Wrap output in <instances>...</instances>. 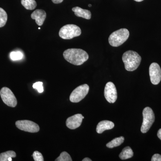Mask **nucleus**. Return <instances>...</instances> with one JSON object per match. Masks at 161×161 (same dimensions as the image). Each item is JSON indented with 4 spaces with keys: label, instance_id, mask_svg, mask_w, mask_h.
Segmentation results:
<instances>
[{
    "label": "nucleus",
    "instance_id": "nucleus-1",
    "mask_svg": "<svg viewBox=\"0 0 161 161\" xmlns=\"http://www.w3.org/2000/svg\"><path fill=\"white\" fill-rule=\"evenodd\" d=\"M63 57L68 62L75 65L83 64L89 59L86 52L79 48H70L64 51Z\"/></svg>",
    "mask_w": 161,
    "mask_h": 161
},
{
    "label": "nucleus",
    "instance_id": "nucleus-2",
    "mask_svg": "<svg viewBox=\"0 0 161 161\" xmlns=\"http://www.w3.org/2000/svg\"><path fill=\"white\" fill-rule=\"evenodd\" d=\"M122 60L126 70L133 71L137 69L139 66L142 58L136 52L129 50L124 53Z\"/></svg>",
    "mask_w": 161,
    "mask_h": 161
},
{
    "label": "nucleus",
    "instance_id": "nucleus-3",
    "mask_svg": "<svg viewBox=\"0 0 161 161\" xmlns=\"http://www.w3.org/2000/svg\"><path fill=\"white\" fill-rule=\"evenodd\" d=\"M130 32L125 28H122L113 32L108 39L109 43L112 46L117 47L123 44L129 37Z\"/></svg>",
    "mask_w": 161,
    "mask_h": 161
},
{
    "label": "nucleus",
    "instance_id": "nucleus-4",
    "mask_svg": "<svg viewBox=\"0 0 161 161\" xmlns=\"http://www.w3.org/2000/svg\"><path fill=\"white\" fill-rule=\"evenodd\" d=\"M81 33V30L79 26L74 24H67L60 28L59 35L62 39L70 40L79 36Z\"/></svg>",
    "mask_w": 161,
    "mask_h": 161
},
{
    "label": "nucleus",
    "instance_id": "nucleus-5",
    "mask_svg": "<svg viewBox=\"0 0 161 161\" xmlns=\"http://www.w3.org/2000/svg\"><path fill=\"white\" fill-rule=\"evenodd\" d=\"M142 124L141 127V131L142 133H147L152 126L153 124L155 121V115L152 109L150 107H147L143 111Z\"/></svg>",
    "mask_w": 161,
    "mask_h": 161
},
{
    "label": "nucleus",
    "instance_id": "nucleus-6",
    "mask_svg": "<svg viewBox=\"0 0 161 161\" xmlns=\"http://www.w3.org/2000/svg\"><path fill=\"white\" fill-rule=\"evenodd\" d=\"M89 86L83 84L75 89L70 95V101L72 103H78L86 96L89 91Z\"/></svg>",
    "mask_w": 161,
    "mask_h": 161
},
{
    "label": "nucleus",
    "instance_id": "nucleus-7",
    "mask_svg": "<svg viewBox=\"0 0 161 161\" xmlns=\"http://www.w3.org/2000/svg\"><path fill=\"white\" fill-rule=\"evenodd\" d=\"M1 98L6 105L14 108L17 105V100L12 92L8 88L4 87L0 91Z\"/></svg>",
    "mask_w": 161,
    "mask_h": 161
},
{
    "label": "nucleus",
    "instance_id": "nucleus-8",
    "mask_svg": "<svg viewBox=\"0 0 161 161\" xmlns=\"http://www.w3.org/2000/svg\"><path fill=\"white\" fill-rule=\"evenodd\" d=\"M15 125L18 129L25 132L36 133L39 132L40 130L37 124L31 120H18L16 122Z\"/></svg>",
    "mask_w": 161,
    "mask_h": 161
},
{
    "label": "nucleus",
    "instance_id": "nucleus-9",
    "mask_svg": "<svg viewBox=\"0 0 161 161\" xmlns=\"http://www.w3.org/2000/svg\"><path fill=\"white\" fill-rule=\"evenodd\" d=\"M104 96L109 103H114L117 98V90L112 82H108L104 89Z\"/></svg>",
    "mask_w": 161,
    "mask_h": 161
},
{
    "label": "nucleus",
    "instance_id": "nucleus-10",
    "mask_svg": "<svg viewBox=\"0 0 161 161\" xmlns=\"http://www.w3.org/2000/svg\"><path fill=\"white\" fill-rule=\"evenodd\" d=\"M149 74L153 84H158L161 80V69L158 64L153 63L150 64Z\"/></svg>",
    "mask_w": 161,
    "mask_h": 161
},
{
    "label": "nucleus",
    "instance_id": "nucleus-11",
    "mask_svg": "<svg viewBox=\"0 0 161 161\" xmlns=\"http://www.w3.org/2000/svg\"><path fill=\"white\" fill-rule=\"evenodd\" d=\"M84 117L80 114H77L69 117L66 121V126L70 130H75L80 126Z\"/></svg>",
    "mask_w": 161,
    "mask_h": 161
},
{
    "label": "nucleus",
    "instance_id": "nucleus-12",
    "mask_svg": "<svg viewBox=\"0 0 161 161\" xmlns=\"http://www.w3.org/2000/svg\"><path fill=\"white\" fill-rule=\"evenodd\" d=\"M46 12L43 9H36L31 14V18L36 20V23L39 26H41L43 24L46 18Z\"/></svg>",
    "mask_w": 161,
    "mask_h": 161
},
{
    "label": "nucleus",
    "instance_id": "nucleus-13",
    "mask_svg": "<svg viewBox=\"0 0 161 161\" xmlns=\"http://www.w3.org/2000/svg\"><path fill=\"white\" fill-rule=\"evenodd\" d=\"M114 126H115V125L111 121H101L97 125L96 127V131L97 133L101 134L105 130H112Z\"/></svg>",
    "mask_w": 161,
    "mask_h": 161
},
{
    "label": "nucleus",
    "instance_id": "nucleus-14",
    "mask_svg": "<svg viewBox=\"0 0 161 161\" xmlns=\"http://www.w3.org/2000/svg\"><path fill=\"white\" fill-rule=\"evenodd\" d=\"M75 15L78 17H81L86 19H90L92 17L91 11L87 9H84L79 7H75L72 9Z\"/></svg>",
    "mask_w": 161,
    "mask_h": 161
},
{
    "label": "nucleus",
    "instance_id": "nucleus-15",
    "mask_svg": "<svg viewBox=\"0 0 161 161\" xmlns=\"http://www.w3.org/2000/svg\"><path fill=\"white\" fill-rule=\"evenodd\" d=\"M133 152L130 147H125L119 154V158L122 160H125L131 158L133 157Z\"/></svg>",
    "mask_w": 161,
    "mask_h": 161
},
{
    "label": "nucleus",
    "instance_id": "nucleus-16",
    "mask_svg": "<svg viewBox=\"0 0 161 161\" xmlns=\"http://www.w3.org/2000/svg\"><path fill=\"white\" fill-rule=\"evenodd\" d=\"M16 156V154L14 151H6L0 154V161H11L12 158H14Z\"/></svg>",
    "mask_w": 161,
    "mask_h": 161
},
{
    "label": "nucleus",
    "instance_id": "nucleus-17",
    "mask_svg": "<svg viewBox=\"0 0 161 161\" xmlns=\"http://www.w3.org/2000/svg\"><path fill=\"white\" fill-rule=\"evenodd\" d=\"M124 140H125V138L123 136L116 137L108 143L106 145L107 147L110 149H112L114 147H119L124 142Z\"/></svg>",
    "mask_w": 161,
    "mask_h": 161
},
{
    "label": "nucleus",
    "instance_id": "nucleus-18",
    "mask_svg": "<svg viewBox=\"0 0 161 161\" xmlns=\"http://www.w3.org/2000/svg\"><path fill=\"white\" fill-rule=\"evenodd\" d=\"M21 4L28 10H33L37 6L36 2L35 0H21Z\"/></svg>",
    "mask_w": 161,
    "mask_h": 161
},
{
    "label": "nucleus",
    "instance_id": "nucleus-19",
    "mask_svg": "<svg viewBox=\"0 0 161 161\" xmlns=\"http://www.w3.org/2000/svg\"><path fill=\"white\" fill-rule=\"evenodd\" d=\"M7 13L5 10L0 7V27H3L7 21Z\"/></svg>",
    "mask_w": 161,
    "mask_h": 161
},
{
    "label": "nucleus",
    "instance_id": "nucleus-20",
    "mask_svg": "<svg viewBox=\"0 0 161 161\" xmlns=\"http://www.w3.org/2000/svg\"><path fill=\"white\" fill-rule=\"evenodd\" d=\"M55 161H72L71 157L67 152H63L55 160Z\"/></svg>",
    "mask_w": 161,
    "mask_h": 161
},
{
    "label": "nucleus",
    "instance_id": "nucleus-21",
    "mask_svg": "<svg viewBox=\"0 0 161 161\" xmlns=\"http://www.w3.org/2000/svg\"><path fill=\"white\" fill-rule=\"evenodd\" d=\"M10 58L13 60H19L23 58V54L20 52H12L10 53Z\"/></svg>",
    "mask_w": 161,
    "mask_h": 161
},
{
    "label": "nucleus",
    "instance_id": "nucleus-22",
    "mask_svg": "<svg viewBox=\"0 0 161 161\" xmlns=\"http://www.w3.org/2000/svg\"><path fill=\"white\" fill-rule=\"evenodd\" d=\"M33 158L34 160L35 161H43L44 159H43V155L42 153H40L39 151H36L33 153L32 155Z\"/></svg>",
    "mask_w": 161,
    "mask_h": 161
},
{
    "label": "nucleus",
    "instance_id": "nucleus-23",
    "mask_svg": "<svg viewBox=\"0 0 161 161\" xmlns=\"http://www.w3.org/2000/svg\"><path fill=\"white\" fill-rule=\"evenodd\" d=\"M43 83L41 81H38L34 84L33 85V88L34 89L37 90L39 93H42L43 92Z\"/></svg>",
    "mask_w": 161,
    "mask_h": 161
},
{
    "label": "nucleus",
    "instance_id": "nucleus-24",
    "mask_svg": "<svg viewBox=\"0 0 161 161\" xmlns=\"http://www.w3.org/2000/svg\"><path fill=\"white\" fill-rule=\"evenodd\" d=\"M152 161H161V155L159 154H155L153 156Z\"/></svg>",
    "mask_w": 161,
    "mask_h": 161
},
{
    "label": "nucleus",
    "instance_id": "nucleus-25",
    "mask_svg": "<svg viewBox=\"0 0 161 161\" xmlns=\"http://www.w3.org/2000/svg\"><path fill=\"white\" fill-rule=\"evenodd\" d=\"M52 1L55 4H59L63 2L64 0H52Z\"/></svg>",
    "mask_w": 161,
    "mask_h": 161
},
{
    "label": "nucleus",
    "instance_id": "nucleus-26",
    "mask_svg": "<svg viewBox=\"0 0 161 161\" xmlns=\"http://www.w3.org/2000/svg\"><path fill=\"white\" fill-rule=\"evenodd\" d=\"M157 135L158 138L161 140V129L158 130V132Z\"/></svg>",
    "mask_w": 161,
    "mask_h": 161
},
{
    "label": "nucleus",
    "instance_id": "nucleus-27",
    "mask_svg": "<svg viewBox=\"0 0 161 161\" xmlns=\"http://www.w3.org/2000/svg\"><path fill=\"white\" fill-rule=\"evenodd\" d=\"M92 160L90 158H84L82 160V161H92Z\"/></svg>",
    "mask_w": 161,
    "mask_h": 161
},
{
    "label": "nucleus",
    "instance_id": "nucleus-28",
    "mask_svg": "<svg viewBox=\"0 0 161 161\" xmlns=\"http://www.w3.org/2000/svg\"><path fill=\"white\" fill-rule=\"evenodd\" d=\"M135 1H136L137 2H142V1H143V0H134Z\"/></svg>",
    "mask_w": 161,
    "mask_h": 161
},
{
    "label": "nucleus",
    "instance_id": "nucleus-29",
    "mask_svg": "<svg viewBox=\"0 0 161 161\" xmlns=\"http://www.w3.org/2000/svg\"><path fill=\"white\" fill-rule=\"evenodd\" d=\"M89 7H92V5H91V4H89V5H88Z\"/></svg>",
    "mask_w": 161,
    "mask_h": 161
},
{
    "label": "nucleus",
    "instance_id": "nucleus-30",
    "mask_svg": "<svg viewBox=\"0 0 161 161\" xmlns=\"http://www.w3.org/2000/svg\"><path fill=\"white\" fill-rule=\"evenodd\" d=\"M39 29H40V27H39Z\"/></svg>",
    "mask_w": 161,
    "mask_h": 161
}]
</instances>
